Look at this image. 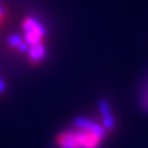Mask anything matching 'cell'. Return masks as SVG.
Wrapping results in <instances>:
<instances>
[{
    "label": "cell",
    "instance_id": "6da1fadb",
    "mask_svg": "<svg viewBox=\"0 0 148 148\" xmlns=\"http://www.w3.org/2000/svg\"><path fill=\"white\" fill-rule=\"evenodd\" d=\"M103 140L100 136L74 126L60 133L56 138L59 148H99Z\"/></svg>",
    "mask_w": 148,
    "mask_h": 148
},
{
    "label": "cell",
    "instance_id": "7a4b0ae2",
    "mask_svg": "<svg viewBox=\"0 0 148 148\" xmlns=\"http://www.w3.org/2000/svg\"><path fill=\"white\" fill-rule=\"evenodd\" d=\"M22 29L25 33V40L30 47L42 43V40L46 36V27L43 26V23L31 16L23 20Z\"/></svg>",
    "mask_w": 148,
    "mask_h": 148
},
{
    "label": "cell",
    "instance_id": "3957f363",
    "mask_svg": "<svg viewBox=\"0 0 148 148\" xmlns=\"http://www.w3.org/2000/svg\"><path fill=\"white\" fill-rule=\"evenodd\" d=\"M73 126L78 129H83L86 131H90V133L95 134V135L100 136V138L104 139L105 134H107V130L103 127L101 123L96 122V121H92L87 117H83V116H78L73 120Z\"/></svg>",
    "mask_w": 148,
    "mask_h": 148
},
{
    "label": "cell",
    "instance_id": "277c9868",
    "mask_svg": "<svg viewBox=\"0 0 148 148\" xmlns=\"http://www.w3.org/2000/svg\"><path fill=\"white\" fill-rule=\"evenodd\" d=\"M99 112L101 116V125L107 131H112L116 126L114 116L112 113L110 105L107 100H100L99 101Z\"/></svg>",
    "mask_w": 148,
    "mask_h": 148
},
{
    "label": "cell",
    "instance_id": "5b68a950",
    "mask_svg": "<svg viewBox=\"0 0 148 148\" xmlns=\"http://www.w3.org/2000/svg\"><path fill=\"white\" fill-rule=\"evenodd\" d=\"M27 55H29V60L33 64H36V62L43 61V59L47 55V49L43 43H39V44H35V46H31Z\"/></svg>",
    "mask_w": 148,
    "mask_h": 148
},
{
    "label": "cell",
    "instance_id": "8992f818",
    "mask_svg": "<svg viewBox=\"0 0 148 148\" xmlns=\"http://www.w3.org/2000/svg\"><path fill=\"white\" fill-rule=\"evenodd\" d=\"M23 42V39H22V36H20V35H17V34H13V35H10V36H8V39H7V43L9 44L12 48H14V49H17L18 48V46H20L21 43Z\"/></svg>",
    "mask_w": 148,
    "mask_h": 148
},
{
    "label": "cell",
    "instance_id": "52a82bcc",
    "mask_svg": "<svg viewBox=\"0 0 148 148\" xmlns=\"http://www.w3.org/2000/svg\"><path fill=\"white\" fill-rule=\"evenodd\" d=\"M140 103H142V107H143V109L146 110V112H148V83L146 84V87H144V90H143Z\"/></svg>",
    "mask_w": 148,
    "mask_h": 148
},
{
    "label": "cell",
    "instance_id": "ba28073f",
    "mask_svg": "<svg viewBox=\"0 0 148 148\" xmlns=\"http://www.w3.org/2000/svg\"><path fill=\"white\" fill-rule=\"evenodd\" d=\"M5 91H7V84H5L4 79L0 77V94H4Z\"/></svg>",
    "mask_w": 148,
    "mask_h": 148
},
{
    "label": "cell",
    "instance_id": "9c48e42d",
    "mask_svg": "<svg viewBox=\"0 0 148 148\" xmlns=\"http://www.w3.org/2000/svg\"><path fill=\"white\" fill-rule=\"evenodd\" d=\"M4 16H5V10H4V8H3V5L0 4V18H4Z\"/></svg>",
    "mask_w": 148,
    "mask_h": 148
},
{
    "label": "cell",
    "instance_id": "30bf717a",
    "mask_svg": "<svg viewBox=\"0 0 148 148\" xmlns=\"http://www.w3.org/2000/svg\"><path fill=\"white\" fill-rule=\"evenodd\" d=\"M0 21H1V18H0Z\"/></svg>",
    "mask_w": 148,
    "mask_h": 148
}]
</instances>
